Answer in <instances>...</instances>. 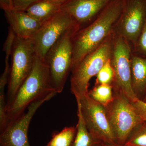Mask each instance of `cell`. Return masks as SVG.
Returning <instances> with one entry per match:
<instances>
[{"instance_id": "22", "label": "cell", "mask_w": 146, "mask_h": 146, "mask_svg": "<svg viewBox=\"0 0 146 146\" xmlns=\"http://www.w3.org/2000/svg\"><path fill=\"white\" fill-rule=\"evenodd\" d=\"M132 104L141 120L144 122H146V102L138 99Z\"/></svg>"}, {"instance_id": "4", "label": "cell", "mask_w": 146, "mask_h": 146, "mask_svg": "<svg viewBox=\"0 0 146 146\" xmlns=\"http://www.w3.org/2000/svg\"><path fill=\"white\" fill-rule=\"evenodd\" d=\"M115 36L113 32L100 47L86 55L72 72L70 90L76 99L88 94L90 80L97 76L111 58Z\"/></svg>"}, {"instance_id": "5", "label": "cell", "mask_w": 146, "mask_h": 146, "mask_svg": "<svg viewBox=\"0 0 146 146\" xmlns=\"http://www.w3.org/2000/svg\"><path fill=\"white\" fill-rule=\"evenodd\" d=\"M113 94L114 99L105 108L116 143L124 145L135 129L144 122L132 103L119 92L113 91Z\"/></svg>"}, {"instance_id": "3", "label": "cell", "mask_w": 146, "mask_h": 146, "mask_svg": "<svg viewBox=\"0 0 146 146\" xmlns=\"http://www.w3.org/2000/svg\"><path fill=\"white\" fill-rule=\"evenodd\" d=\"M79 30V28L74 23L51 47L45 58L52 85L57 94L63 91L71 72L73 40Z\"/></svg>"}, {"instance_id": "25", "label": "cell", "mask_w": 146, "mask_h": 146, "mask_svg": "<svg viewBox=\"0 0 146 146\" xmlns=\"http://www.w3.org/2000/svg\"><path fill=\"white\" fill-rule=\"evenodd\" d=\"M98 146H125V145H120L118 144H108L105 143H100Z\"/></svg>"}, {"instance_id": "8", "label": "cell", "mask_w": 146, "mask_h": 146, "mask_svg": "<svg viewBox=\"0 0 146 146\" xmlns=\"http://www.w3.org/2000/svg\"><path fill=\"white\" fill-rule=\"evenodd\" d=\"M74 23L71 16L61 9L42 23L30 39L36 56L45 61L50 49Z\"/></svg>"}, {"instance_id": "15", "label": "cell", "mask_w": 146, "mask_h": 146, "mask_svg": "<svg viewBox=\"0 0 146 146\" xmlns=\"http://www.w3.org/2000/svg\"><path fill=\"white\" fill-rule=\"evenodd\" d=\"M62 4L50 0H39L25 11L32 17L43 23L61 10Z\"/></svg>"}, {"instance_id": "11", "label": "cell", "mask_w": 146, "mask_h": 146, "mask_svg": "<svg viewBox=\"0 0 146 146\" xmlns=\"http://www.w3.org/2000/svg\"><path fill=\"white\" fill-rule=\"evenodd\" d=\"M53 97H49L32 103L26 113L7 123L1 131V146H31L29 143L28 133L30 124L36 110Z\"/></svg>"}, {"instance_id": "16", "label": "cell", "mask_w": 146, "mask_h": 146, "mask_svg": "<svg viewBox=\"0 0 146 146\" xmlns=\"http://www.w3.org/2000/svg\"><path fill=\"white\" fill-rule=\"evenodd\" d=\"M78 121L75 137L71 146H98L101 143L95 139L86 127L79 106H77Z\"/></svg>"}, {"instance_id": "28", "label": "cell", "mask_w": 146, "mask_h": 146, "mask_svg": "<svg viewBox=\"0 0 146 146\" xmlns=\"http://www.w3.org/2000/svg\"><path fill=\"white\" fill-rule=\"evenodd\" d=\"M146 126V122H145L143 123Z\"/></svg>"}, {"instance_id": "27", "label": "cell", "mask_w": 146, "mask_h": 146, "mask_svg": "<svg viewBox=\"0 0 146 146\" xmlns=\"http://www.w3.org/2000/svg\"><path fill=\"white\" fill-rule=\"evenodd\" d=\"M143 101L144 102H146V96L145 97V98L144 99V100H143Z\"/></svg>"}, {"instance_id": "26", "label": "cell", "mask_w": 146, "mask_h": 146, "mask_svg": "<svg viewBox=\"0 0 146 146\" xmlns=\"http://www.w3.org/2000/svg\"><path fill=\"white\" fill-rule=\"evenodd\" d=\"M50 1H53L56 2L60 3L62 5L65 2L68 1V0H50Z\"/></svg>"}, {"instance_id": "23", "label": "cell", "mask_w": 146, "mask_h": 146, "mask_svg": "<svg viewBox=\"0 0 146 146\" xmlns=\"http://www.w3.org/2000/svg\"><path fill=\"white\" fill-rule=\"evenodd\" d=\"M39 0H12L13 9L26 11L30 6Z\"/></svg>"}, {"instance_id": "10", "label": "cell", "mask_w": 146, "mask_h": 146, "mask_svg": "<svg viewBox=\"0 0 146 146\" xmlns=\"http://www.w3.org/2000/svg\"><path fill=\"white\" fill-rule=\"evenodd\" d=\"M76 100L86 127L93 137L103 143L117 144L105 107L92 100L88 94L76 98Z\"/></svg>"}, {"instance_id": "14", "label": "cell", "mask_w": 146, "mask_h": 146, "mask_svg": "<svg viewBox=\"0 0 146 146\" xmlns=\"http://www.w3.org/2000/svg\"><path fill=\"white\" fill-rule=\"evenodd\" d=\"M131 83L135 96L143 100L146 96V57L132 53Z\"/></svg>"}, {"instance_id": "20", "label": "cell", "mask_w": 146, "mask_h": 146, "mask_svg": "<svg viewBox=\"0 0 146 146\" xmlns=\"http://www.w3.org/2000/svg\"><path fill=\"white\" fill-rule=\"evenodd\" d=\"M124 145L125 146H146V126L143 123L135 129Z\"/></svg>"}, {"instance_id": "17", "label": "cell", "mask_w": 146, "mask_h": 146, "mask_svg": "<svg viewBox=\"0 0 146 146\" xmlns=\"http://www.w3.org/2000/svg\"><path fill=\"white\" fill-rule=\"evenodd\" d=\"M88 95L92 100L106 107L114 99L113 87L111 84L95 85L88 91Z\"/></svg>"}, {"instance_id": "9", "label": "cell", "mask_w": 146, "mask_h": 146, "mask_svg": "<svg viewBox=\"0 0 146 146\" xmlns=\"http://www.w3.org/2000/svg\"><path fill=\"white\" fill-rule=\"evenodd\" d=\"M146 22V0H123L121 14L113 32L130 45L136 44Z\"/></svg>"}, {"instance_id": "1", "label": "cell", "mask_w": 146, "mask_h": 146, "mask_svg": "<svg viewBox=\"0 0 146 146\" xmlns=\"http://www.w3.org/2000/svg\"><path fill=\"white\" fill-rule=\"evenodd\" d=\"M123 0H113L93 22L77 32L73 40L71 72L86 55L98 48L113 33Z\"/></svg>"}, {"instance_id": "2", "label": "cell", "mask_w": 146, "mask_h": 146, "mask_svg": "<svg viewBox=\"0 0 146 146\" xmlns=\"http://www.w3.org/2000/svg\"><path fill=\"white\" fill-rule=\"evenodd\" d=\"M57 94L51 82L48 66L36 56L31 72L7 107L8 123L23 115L32 103Z\"/></svg>"}, {"instance_id": "19", "label": "cell", "mask_w": 146, "mask_h": 146, "mask_svg": "<svg viewBox=\"0 0 146 146\" xmlns=\"http://www.w3.org/2000/svg\"><path fill=\"white\" fill-rule=\"evenodd\" d=\"M96 76L95 85L108 84L112 85L115 79V73L111 65L110 58L105 63Z\"/></svg>"}, {"instance_id": "12", "label": "cell", "mask_w": 146, "mask_h": 146, "mask_svg": "<svg viewBox=\"0 0 146 146\" xmlns=\"http://www.w3.org/2000/svg\"><path fill=\"white\" fill-rule=\"evenodd\" d=\"M113 0H68L61 6L79 28L91 23Z\"/></svg>"}, {"instance_id": "24", "label": "cell", "mask_w": 146, "mask_h": 146, "mask_svg": "<svg viewBox=\"0 0 146 146\" xmlns=\"http://www.w3.org/2000/svg\"><path fill=\"white\" fill-rule=\"evenodd\" d=\"M0 7L4 11L13 9L12 0H0Z\"/></svg>"}, {"instance_id": "7", "label": "cell", "mask_w": 146, "mask_h": 146, "mask_svg": "<svg viewBox=\"0 0 146 146\" xmlns=\"http://www.w3.org/2000/svg\"><path fill=\"white\" fill-rule=\"evenodd\" d=\"M115 35L110 58L115 73V79L112 84L113 91L122 94L132 103L138 99L133 94L131 83L132 49L125 39Z\"/></svg>"}, {"instance_id": "18", "label": "cell", "mask_w": 146, "mask_h": 146, "mask_svg": "<svg viewBox=\"0 0 146 146\" xmlns=\"http://www.w3.org/2000/svg\"><path fill=\"white\" fill-rule=\"evenodd\" d=\"M74 126L65 127L60 132L54 133L50 142L45 146H71L75 137Z\"/></svg>"}, {"instance_id": "6", "label": "cell", "mask_w": 146, "mask_h": 146, "mask_svg": "<svg viewBox=\"0 0 146 146\" xmlns=\"http://www.w3.org/2000/svg\"><path fill=\"white\" fill-rule=\"evenodd\" d=\"M12 65L8 83L7 107L31 73L36 55L30 39L16 36L12 50Z\"/></svg>"}, {"instance_id": "13", "label": "cell", "mask_w": 146, "mask_h": 146, "mask_svg": "<svg viewBox=\"0 0 146 146\" xmlns=\"http://www.w3.org/2000/svg\"><path fill=\"white\" fill-rule=\"evenodd\" d=\"M6 19L16 36L30 39L42 23L29 15L25 11L12 9L4 11Z\"/></svg>"}, {"instance_id": "21", "label": "cell", "mask_w": 146, "mask_h": 146, "mask_svg": "<svg viewBox=\"0 0 146 146\" xmlns=\"http://www.w3.org/2000/svg\"><path fill=\"white\" fill-rule=\"evenodd\" d=\"M132 52L146 57V22L136 44L132 48Z\"/></svg>"}]
</instances>
